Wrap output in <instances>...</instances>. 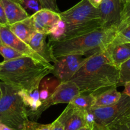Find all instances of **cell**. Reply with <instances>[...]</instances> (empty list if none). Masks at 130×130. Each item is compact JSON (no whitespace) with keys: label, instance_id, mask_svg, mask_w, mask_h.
Returning a JSON list of instances; mask_svg holds the SVG:
<instances>
[{"label":"cell","instance_id":"cell-1","mask_svg":"<svg viewBox=\"0 0 130 130\" xmlns=\"http://www.w3.org/2000/svg\"><path fill=\"white\" fill-rule=\"evenodd\" d=\"M81 94L97 93L109 87H117L119 69L111 63L103 52L88 56L72 79Z\"/></svg>","mask_w":130,"mask_h":130},{"label":"cell","instance_id":"cell-2","mask_svg":"<svg viewBox=\"0 0 130 130\" xmlns=\"http://www.w3.org/2000/svg\"><path fill=\"white\" fill-rule=\"evenodd\" d=\"M61 21L49 35V40H64L104 27L98 8L89 0H81L70 9L60 12Z\"/></svg>","mask_w":130,"mask_h":130},{"label":"cell","instance_id":"cell-3","mask_svg":"<svg viewBox=\"0 0 130 130\" xmlns=\"http://www.w3.org/2000/svg\"><path fill=\"white\" fill-rule=\"evenodd\" d=\"M29 57L0 62V80L21 90H31L53 70Z\"/></svg>","mask_w":130,"mask_h":130},{"label":"cell","instance_id":"cell-4","mask_svg":"<svg viewBox=\"0 0 130 130\" xmlns=\"http://www.w3.org/2000/svg\"><path fill=\"white\" fill-rule=\"evenodd\" d=\"M117 27H103L64 40L48 41L55 57L68 55L88 56L102 52L114 39Z\"/></svg>","mask_w":130,"mask_h":130},{"label":"cell","instance_id":"cell-5","mask_svg":"<svg viewBox=\"0 0 130 130\" xmlns=\"http://www.w3.org/2000/svg\"><path fill=\"white\" fill-rule=\"evenodd\" d=\"M0 123L12 130H34L37 122L29 119L20 89L3 82H0Z\"/></svg>","mask_w":130,"mask_h":130},{"label":"cell","instance_id":"cell-6","mask_svg":"<svg viewBox=\"0 0 130 130\" xmlns=\"http://www.w3.org/2000/svg\"><path fill=\"white\" fill-rule=\"evenodd\" d=\"M92 122L102 127L118 122L130 112V97L122 92L119 100L112 105L100 108H91L88 111Z\"/></svg>","mask_w":130,"mask_h":130},{"label":"cell","instance_id":"cell-7","mask_svg":"<svg viewBox=\"0 0 130 130\" xmlns=\"http://www.w3.org/2000/svg\"><path fill=\"white\" fill-rule=\"evenodd\" d=\"M87 58V57L81 55H68L57 57L51 73L60 82L70 80Z\"/></svg>","mask_w":130,"mask_h":130},{"label":"cell","instance_id":"cell-8","mask_svg":"<svg viewBox=\"0 0 130 130\" xmlns=\"http://www.w3.org/2000/svg\"><path fill=\"white\" fill-rule=\"evenodd\" d=\"M0 36L3 44L9 46L24 56L31 57L35 61L41 62L45 66L54 67L53 64H51L42 58L27 43L16 37L10 31L8 25L0 24Z\"/></svg>","mask_w":130,"mask_h":130},{"label":"cell","instance_id":"cell-9","mask_svg":"<svg viewBox=\"0 0 130 130\" xmlns=\"http://www.w3.org/2000/svg\"><path fill=\"white\" fill-rule=\"evenodd\" d=\"M81 94L78 86L72 80L60 82L49 99L42 105V112L54 105L59 103L69 104L74 98Z\"/></svg>","mask_w":130,"mask_h":130},{"label":"cell","instance_id":"cell-10","mask_svg":"<svg viewBox=\"0 0 130 130\" xmlns=\"http://www.w3.org/2000/svg\"><path fill=\"white\" fill-rule=\"evenodd\" d=\"M57 119L63 124L64 130H78L91 123L88 112L68 104Z\"/></svg>","mask_w":130,"mask_h":130},{"label":"cell","instance_id":"cell-11","mask_svg":"<svg viewBox=\"0 0 130 130\" xmlns=\"http://www.w3.org/2000/svg\"><path fill=\"white\" fill-rule=\"evenodd\" d=\"M36 32L49 35L61 21L59 13L48 9H40L32 15Z\"/></svg>","mask_w":130,"mask_h":130},{"label":"cell","instance_id":"cell-12","mask_svg":"<svg viewBox=\"0 0 130 130\" xmlns=\"http://www.w3.org/2000/svg\"><path fill=\"white\" fill-rule=\"evenodd\" d=\"M122 8L123 4L121 0H102L98 10L104 27L118 28Z\"/></svg>","mask_w":130,"mask_h":130},{"label":"cell","instance_id":"cell-13","mask_svg":"<svg viewBox=\"0 0 130 130\" xmlns=\"http://www.w3.org/2000/svg\"><path fill=\"white\" fill-rule=\"evenodd\" d=\"M19 93L26 108L29 119L37 121L43 113L42 111V103L40 99L39 86L31 90H21Z\"/></svg>","mask_w":130,"mask_h":130},{"label":"cell","instance_id":"cell-14","mask_svg":"<svg viewBox=\"0 0 130 130\" xmlns=\"http://www.w3.org/2000/svg\"><path fill=\"white\" fill-rule=\"evenodd\" d=\"M102 52L111 63L119 69L121 64L130 59V42L110 43Z\"/></svg>","mask_w":130,"mask_h":130},{"label":"cell","instance_id":"cell-15","mask_svg":"<svg viewBox=\"0 0 130 130\" xmlns=\"http://www.w3.org/2000/svg\"><path fill=\"white\" fill-rule=\"evenodd\" d=\"M47 37V35L36 32L31 37L27 44L46 61L49 63H54L56 61V58L54 55L51 45L46 41Z\"/></svg>","mask_w":130,"mask_h":130},{"label":"cell","instance_id":"cell-16","mask_svg":"<svg viewBox=\"0 0 130 130\" xmlns=\"http://www.w3.org/2000/svg\"><path fill=\"white\" fill-rule=\"evenodd\" d=\"M8 25H12L29 17L22 5L13 0H2Z\"/></svg>","mask_w":130,"mask_h":130},{"label":"cell","instance_id":"cell-17","mask_svg":"<svg viewBox=\"0 0 130 130\" xmlns=\"http://www.w3.org/2000/svg\"><path fill=\"white\" fill-rule=\"evenodd\" d=\"M94 94L95 95V99L92 108H100L112 105L117 103L122 96V92L117 91L116 86L109 87Z\"/></svg>","mask_w":130,"mask_h":130},{"label":"cell","instance_id":"cell-18","mask_svg":"<svg viewBox=\"0 0 130 130\" xmlns=\"http://www.w3.org/2000/svg\"><path fill=\"white\" fill-rule=\"evenodd\" d=\"M8 26L16 37L26 43H28L32 35L36 32L31 15H29V17L23 21L12 25H8Z\"/></svg>","mask_w":130,"mask_h":130},{"label":"cell","instance_id":"cell-19","mask_svg":"<svg viewBox=\"0 0 130 130\" xmlns=\"http://www.w3.org/2000/svg\"><path fill=\"white\" fill-rule=\"evenodd\" d=\"M59 83L60 82H58L52 78L42 79L39 86L40 99L42 104L49 99Z\"/></svg>","mask_w":130,"mask_h":130},{"label":"cell","instance_id":"cell-20","mask_svg":"<svg viewBox=\"0 0 130 130\" xmlns=\"http://www.w3.org/2000/svg\"><path fill=\"white\" fill-rule=\"evenodd\" d=\"M94 99L95 95L94 93L80 94L74 98L70 104L75 108L88 112L93 107Z\"/></svg>","mask_w":130,"mask_h":130},{"label":"cell","instance_id":"cell-21","mask_svg":"<svg viewBox=\"0 0 130 130\" xmlns=\"http://www.w3.org/2000/svg\"><path fill=\"white\" fill-rule=\"evenodd\" d=\"M0 54L3 57L4 61H10L24 57L15 50L5 44H0Z\"/></svg>","mask_w":130,"mask_h":130},{"label":"cell","instance_id":"cell-22","mask_svg":"<svg viewBox=\"0 0 130 130\" xmlns=\"http://www.w3.org/2000/svg\"><path fill=\"white\" fill-rule=\"evenodd\" d=\"M130 82V59L119 67V82L118 86H124Z\"/></svg>","mask_w":130,"mask_h":130},{"label":"cell","instance_id":"cell-23","mask_svg":"<svg viewBox=\"0 0 130 130\" xmlns=\"http://www.w3.org/2000/svg\"><path fill=\"white\" fill-rule=\"evenodd\" d=\"M129 25H130V2L123 5L121 21L117 28V31H121Z\"/></svg>","mask_w":130,"mask_h":130},{"label":"cell","instance_id":"cell-24","mask_svg":"<svg viewBox=\"0 0 130 130\" xmlns=\"http://www.w3.org/2000/svg\"><path fill=\"white\" fill-rule=\"evenodd\" d=\"M130 42V25L126 26L119 31H117L114 39L111 43H119Z\"/></svg>","mask_w":130,"mask_h":130},{"label":"cell","instance_id":"cell-25","mask_svg":"<svg viewBox=\"0 0 130 130\" xmlns=\"http://www.w3.org/2000/svg\"><path fill=\"white\" fill-rule=\"evenodd\" d=\"M42 9H48L57 13H60L57 0H38Z\"/></svg>","mask_w":130,"mask_h":130},{"label":"cell","instance_id":"cell-26","mask_svg":"<svg viewBox=\"0 0 130 130\" xmlns=\"http://www.w3.org/2000/svg\"><path fill=\"white\" fill-rule=\"evenodd\" d=\"M24 5L26 8L34 13L42 9L38 0H24Z\"/></svg>","mask_w":130,"mask_h":130},{"label":"cell","instance_id":"cell-27","mask_svg":"<svg viewBox=\"0 0 130 130\" xmlns=\"http://www.w3.org/2000/svg\"><path fill=\"white\" fill-rule=\"evenodd\" d=\"M101 130H130L126 125L123 124L117 123L109 125V126H105V127H102L100 126Z\"/></svg>","mask_w":130,"mask_h":130},{"label":"cell","instance_id":"cell-28","mask_svg":"<svg viewBox=\"0 0 130 130\" xmlns=\"http://www.w3.org/2000/svg\"><path fill=\"white\" fill-rule=\"evenodd\" d=\"M0 24L4 25H8L5 13L4 7H3V5L2 0H0Z\"/></svg>","mask_w":130,"mask_h":130},{"label":"cell","instance_id":"cell-29","mask_svg":"<svg viewBox=\"0 0 130 130\" xmlns=\"http://www.w3.org/2000/svg\"><path fill=\"white\" fill-rule=\"evenodd\" d=\"M49 130H64V129L63 124L57 119L51 124Z\"/></svg>","mask_w":130,"mask_h":130},{"label":"cell","instance_id":"cell-30","mask_svg":"<svg viewBox=\"0 0 130 130\" xmlns=\"http://www.w3.org/2000/svg\"><path fill=\"white\" fill-rule=\"evenodd\" d=\"M118 122L126 125L130 129V112L127 113V114H126V116H124Z\"/></svg>","mask_w":130,"mask_h":130},{"label":"cell","instance_id":"cell-31","mask_svg":"<svg viewBox=\"0 0 130 130\" xmlns=\"http://www.w3.org/2000/svg\"><path fill=\"white\" fill-rule=\"evenodd\" d=\"M89 2L94 8H98L102 3V0H89Z\"/></svg>","mask_w":130,"mask_h":130},{"label":"cell","instance_id":"cell-32","mask_svg":"<svg viewBox=\"0 0 130 130\" xmlns=\"http://www.w3.org/2000/svg\"><path fill=\"white\" fill-rule=\"evenodd\" d=\"M124 86V89L122 93L125 94L127 95L129 97H130V82H127Z\"/></svg>","mask_w":130,"mask_h":130},{"label":"cell","instance_id":"cell-33","mask_svg":"<svg viewBox=\"0 0 130 130\" xmlns=\"http://www.w3.org/2000/svg\"><path fill=\"white\" fill-rule=\"evenodd\" d=\"M50 126H51V124H40V125L35 130H49Z\"/></svg>","mask_w":130,"mask_h":130},{"label":"cell","instance_id":"cell-34","mask_svg":"<svg viewBox=\"0 0 130 130\" xmlns=\"http://www.w3.org/2000/svg\"><path fill=\"white\" fill-rule=\"evenodd\" d=\"M94 127V122H91V123L88 124L87 125H86L84 127H82L80 129L78 130H93Z\"/></svg>","mask_w":130,"mask_h":130},{"label":"cell","instance_id":"cell-35","mask_svg":"<svg viewBox=\"0 0 130 130\" xmlns=\"http://www.w3.org/2000/svg\"><path fill=\"white\" fill-rule=\"evenodd\" d=\"M0 130H12V129L11 128H10L9 127L6 126V125L0 123Z\"/></svg>","mask_w":130,"mask_h":130},{"label":"cell","instance_id":"cell-36","mask_svg":"<svg viewBox=\"0 0 130 130\" xmlns=\"http://www.w3.org/2000/svg\"><path fill=\"white\" fill-rule=\"evenodd\" d=\"M93 130H101L100 129V126L98 124L96 123V122H94V127Z\"/></svg>","mask_w":130,"mask_h":130},{"label":"cell","instance_id":"cell-37","mask_svg":"<svg viewBox=\"0 0 130 130\" xmlns=\"http://www.w3.org/2000/svg\"><path fill=\"white\" fill-rule=\"evenodd\" d=\"M121 2H122V4H123V5H124L126 4V3H129L130 2V0H121Z\"/></svg>","mask_w":130,"mask_h":130},{"label":"cell","instance_id":"cell-38","mask_svg":"<svg viewBox=\"0 0 130 130\" xmlns=\"http://www.w3.org/2000/svg\"><path fill=\"white\" fill-rule=\"evenodd\" d=\"M13 1H15V2H17V3H20L21 5L24 4V0H13Z\"/></svg>","mask_w":130,"mask_h":130},{"label":"cell","instance_id":"cell-39","mask_svg":"<svg viewBox=\"0 0 130 130\" xmlns=\"http://www.w3.org/2000/svg\"><path fill=\"white\" fill-rule=\"evenodd\" d=\"M2 96V88H1V86H0V100H1Z\"/></svg>","mask_w":130,"mask_h":130},{"label":"cell","instance_id":"cell-40","mask_svg":"<svg viewBox=\"0 0 130 130\" xmlns=\"http://www.w3.org/2000/svg\"><path fill=\"white\" fill-rule=\"evenodd\" d=\"M0 44H3V43H2V39H1V36H0Z\"/></svg>","mask_w":130,"mask_h":130}]
</instances>
